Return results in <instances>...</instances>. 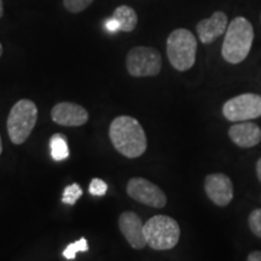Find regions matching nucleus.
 <instances>
[{
	"label": "nucleus",
	"instance_id": "20e7f679",
	"mask_svg": "<svg viewBox=\"0 0 261 261\" xmlns=\"http://www.w3.org/2000/svg\"><path fill=\"white\" fill-rule=\"evenodd\" d=\"M38 108L31 99H21L15 103L8 116V133L16 145L23 144L37 125Z\"/></svg>",
	"mask_w": 261,
	"mask_h": 261
},
{
	"label": "nucleus",
	"instance_id": "4468645a",
	"mask_svg": "<svg viewBox=\"0 0 261 261\" xmlns=\"http://www.w3.org/2000/svg\"><path fill=\"white\" fill-rule=\"evenodd\" d=\"M112 17L119 23L121 32H133L138 24V15H137L135 9L127 5H121L116 8Z\"/></svg>",
	"mask_w": 261,
	"mask_h": 261
},
{
	"label": "nucleus",
	"instance_id": "9b49d317",
	"mask_svg": "<svg viewBox=\"0 0 261 261\" xmlns=\"http://www.w3.org/2000/svg\"><path fill=\"white\" fill-rule=\"evenodd\" d=\"M119 226L127 242L133 249H143L146 244L144 225L139 215L133 212H123L119 218Z\"/></svg>",
	"mask_w": 261,
	"mask_h": 261
},
{
	"label": "nucleus",
	"instance_id": "9d476101",
	"mask_svg": "<svg viewBox=\"0 0 261 261\" xmlns=\"http://www.w3.org/2000/svg\"><path fill=\"white\" fill-rule=\"evenodd\" d=\"M51 117L61 126L77 127L89 121V113L84 107L76 103L62 102L52 108Z\"/></svg>",
	"mask_w": 261,
	"mask_h": 261
},
{
	"label": "nucleus",
	"instance_id": "2eb2a0df",
	"mask_svg": "<svg viewBox=\"0 0 261 261\" xmlns=\"http://www.w3.org/2000/svg\"><path fill=\"white\" fill-rule=\"evenodd\" d=\"M51 155L56 161H62L69 156V149H68L67 138L63 135H55L50 139Z\"/></svg>",
	"mask_w": 261,
	"mask_h": 261
},
{
	"label": "nucleus",
	"instance_id": "1a4fd4ad",
	"mask_svg": "<svg viewBox=\"0 0 261 261\" xmlns=\"http://www.w3.org/2000/svg\"><path fill=\"white\" fill-rule=\"evenodd\" d=\"M204 190L208 198L219 207L227 205L233 198L232 181L223 173L207 175L204 180Z\"/></svg>",
	"mask_w": 261,
	"mask_h": 261
},
{
	"label": "nucleus",
	"instance_id": "f3484780",
	"mask_svg": "<svg viewBox=\"0 0 261 261\" xmlns=\"http://www.w3.org/2000/svg\"><path fill=\"white\" fill-rule=\"evenodd\" d=\"M89 250V244H87L86 238H80L76 242L70 243L69 246L65 248L63 252V256L67 260H73L76 257V254L79 252H87Z\"/></svg>",
	"mask_w": 261,
	"mask_h": 261
},
{
	"label": "nucleus",
	"instance_id": "0eeeda50",
	"mask_svg": "<svg viewBox=\"0 0 261 261\" xmlns=\"http://www.w3.org/2000/svg\"><path fill=\"white\" fill-rule=\"evenodd\" d=\"M223 114L228 121H248L261 116V96L243 93L228 99L223 107Z\"/></svg>",
	"mask_w": 261,
	"mask_h": 261
},
{
	"label": "nucleus",
	"instance_id": "7ed1b4c3",
	"mask_svg": "<svg viewBox=\"0 0 261 261\" xmlns=\"http://www.w3.org/2000/svg\"><path fill=\"white\" fill-rule=\"evenodd\" d=\"M197 52V40L190 31L179 28L167 39V57L174 69L185 71L194 67Z\"/></svg>",
	"mask_w": 261,
	"mask_h": 261
},
{
	"label": "nucleus",
	"instance_id": "423d86ee",
	"mask_svg": "<svg viewBox=\"0 0 261 261\" xmlns=\"http://www.w3.org/2000/svg\"><path fill=\"white\" fill-rule=\"evenodd\" d=\"M126 67L135 77L155 76L162 68L161 54L154 47L136 46L127 54Z\"/></svg>",
	"mask_w": 261,
	"mask_h": 261
},
{
	"label": "nucleus",
	"instance_id": "a211bd4d",
	"mask_svg": "<svg viewBox=\"0 0 261 261\" xmlns=\"http://www.w3.org/2000/svg\"><path fill=\"white\" fill-rule=\"evenodd\" d=\"M93 2L94 0H63V5L65 10L71 14H79L89 8Z\"/></svg>",
	"mask_w": 261,
	"mask_h": 261
},
{
	"label": "nucleus",
	"instance_id": "f257e3e1",
	"mask_svg": "<svg viewBox=\"0 0 261 261\" xmlns=\"http://www.w3.org/2000/svg\"><path fill=\"white\" fill-rule=\"evenodd\" d=\"M109 137L114 148L128 159H137L145 152L148 140L138 120L130 116H117L110 123Z\"/></svg>",
	"mask_w": 261,
	"mask_h": 261
},
{
	"label": "nucleus",
	"instance_id": "f03ea898",
	"mask_svg": "<svg viewBox=\"0 0 261 261\" xmlns=\"http://www.w3.org/2000/svg\"><path fill=\"white\" fill-rule=\"evenodd\" d=\"M254 40V28L246 17H236L230 22L225 32L221 47L224 60L231 64H238L246 60Z\"/></svg>",
	"mask_w": 261,
	"mask_h": 261
},
{
	"label": "nucleus",
	"instance_id": "6e6552de",
	"mask_svg": "<svg viewBox=\"0 0 261 261\" xmlns=\"http://www.w3.org/2000/svg\"><path fill=\"white\" fill-rule=\"evenodd\" d=\"M127 194L130 198L152 208H163L167 203L165 192L154 182L144 178H132L127 184Z\"/></svg>",
	"mask_w": 261,
	"mask_h": 261
},
{
	"label": "nucleus",
	"instance_id": "a878e982",
	"mask_svg": "<svg viewBox=\"0 0 261 261\" xmlns=\"http://www.w3.org/2000/svg\"><path fill=\"white\" fill-rule=\"evenodd\" d=\"M2 55H3V45L0 44V57H2Z\"/></svg>",
	"mask_w": 261,
	"mask_h": 261
},
{
	"label": "nucleus",
	"instance_id": "f8f14e48",
	"mask_svg": "<svg viewBox=\"0 0 261 261\" xmlns=\"http://www.w3.org/2000/svg\"><path fill=\"white\" fill-rule=\"evenodd\" d=\"M228 25L227 16L223 11H217L210 18L202 19L196 25L198 39L202 44H212L225 34Z\"/></svg>",
	"mask_w": 261,
	"mask_h": 261
},
{
	"label": "nucleus",
	"instance_id": "ddd939ff",
	"mask_svg": "<svg viewBox=\"0 0 261 261\" xmlns=\"http://www.w3.org/2000/svg\"><path fill=\"white\" fill-rule=\"evenodd\" d=\"M228 136L240 148H253L260 143L261 129L254 122H240L230 127Z\"/></svg>",
	"mask_w": 261,
	"mask_h": 261
},
{
	"label": "nucleus",
	"instance_id": "393cba45",
	"mask_svg": "<svg viewBox=\"0 0 261 261\" xmlns=\"http://www.w3.org/2000/svg\"><path fill=\"white\" fill-rule=\"evenodd\" d=\"M3 152V142H2V137H0V155Z\"/></svg>",
	"mask_w": 261,
	"mask_h": 261
},
{
	"label": "nucleus",
	"instance_id": "412c9836",
	"mask_svg": "<svg viewBox=\"0 0 261 261\" xmlns=\"http://www.w3.org/2000/svg\"><path fill=\"white\" fill-rule=\"evenodd\" d=\"M106 28H107V31L110 32V33H116V32L120 31L119 23H117V22L113 17L107 19V21H106Z\"/></svg>",
	"mask_w": 261,
	"mask_h": 261
},
{
	"label": "nucleus",
	"instance_id": "39448f33",
	"mask_svg": "<svg viewBox=\"0 0 261 261\" xmlns=\"http://www.w3.org/2000/svg\"><path fill=\"white\" fill-rule=\"evenodd\" d=\"M146 244L155 250H167L177 246L180 227L177 220L167 215H155L144 224Z\"/></svg>",
	"mask_w": 261,
	"mask_h": 261
},
{
	"label": "nucleus",
	"instance_id": "4be33fe9",
	"mask_svg": "<svg viewBox=\"0 0 261 261\" xmlns=\"http://www.w3.org/2000/svg\"><path fill=\"white\" fill-rule=\"evenodd\" d=\"M248 261H261V252H253L248 255Z\"/></svg>",
	"mask_w": 261,
	"mask_h": 261
},
{
	"label": "nucleus",
	"instance_id": "b1692460",
	"mask_svg": "<svg viewBox=\"0 0 261 261\" xmlns=\"http://www.w3.org/2000/svg\"><path fill=\"white\" fill-rule=\"evenodd\" d=\"M3 15H4V3L3 0H0V18L3 17Z\"/></svg>",
	"mask_w": 261,
	"mask_h": 261
},
{
	"label": "nucleus",
	"instance_id": "dca6fc26",
	"mask_svg": "<svg viewBox=\"0 0 261 261\" xmlns=\"http://www.w3.org/2000/svg\"><path fill=\"white\" fill-rule=\"evenodd\" d=\"M81 196H83V189H81L79 184L74 182V184L68 185V187L64 189L63 198H62V201H63V203L65 204L74 205Z\"/></svg>",
	"mask_w": 261,
	"mask_h": 261
},
{
	"label": "nucleus",
	"instance_id": "5701e85b",
	"mask_svg": "<svg viewBox=\"0 0 261 261\" xmlns=\"http://www.w3.org/2000/svg\"><path fill=\"white\" fill-rule=\"evenodd\" d=\"M256 174H257V178H259V180L261 181V159L256 162Z\"/></svg>",
	"mask_w": 261,
	"mask_h": 261
},
{
	"label": "nucleus",
	"instance_id": "aec40b11",
	"mask_svg": "<svg viewBox=\"0 0 261 261\" xmlns=\"http://www.w3.org/2000/svg\"><path fill=\"white\" fill-rule=\"evenodd\" d=\"M108 190V185L106 181H103L102 179L99 178H93L90 182V188L89 191L91 195L93 196H104L107 194Z\"/></svg>",
	"mask_w": 261,
	"mask_h": 261
},
{
	"label": "nucleus",
	"instance_id": "6ab92c4d",
	"mask_svg": "<svg viewBox=\"0 0 261 261\" xmlns=\"http://www.w3.org/2000/svg\"><path fill=\"white\" fill-rule=\"evenodd\" d=\"M249 227L255 236L261 238V208L254 210L249 215Z\"/></svg>",
	"mask_w": 261,
	"mask_h": 261
}]
</instances>
